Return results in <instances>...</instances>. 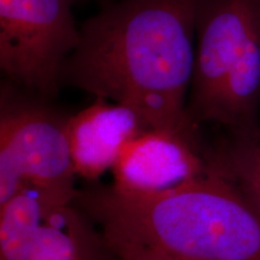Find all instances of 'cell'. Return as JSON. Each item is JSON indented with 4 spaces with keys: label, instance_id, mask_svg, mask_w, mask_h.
Segmentation results:
<instances>
[{
    "label": "cell",
    "instance_id": "cell-2",
    "mask_svg": "<svg viewBox=\"0 0 260 260\" xmlns=\"http://www.w3.org/2000/svg\"><path fill=\"white\" fill-rule=\"evenodd\" d=\"M102 228L111 251L139 249L175 260H260V220L243 195L207 167L171 189L111 187L77 191L74 201Z\"/></svg>",
    "mask_w": 260,
    "mask_h": 260
},
{
    "label": "cell",
    "instance_id": "cell-10",
    "mask_svg": "<svg viewBox=\"0 0 260 260\" xmlns=\"http://www.w3.org/2000/svg\"><path fill=\"white\" fill-rule=\"evenodd\" d=\"M205 158L211 170L243 195L260 220V129L232 134Z\"/></svg>",
    "mask_w": 260,
    "mask_h": 260
},
{
    "label": "cell",
    "instance_id": "cell-11",
    "mask_svg": "<svg viewBox=\"0 0 260 260\" xmlns=\"http://www.w3.org/2000/svg\"><path fill=\"white\" fill-rule=\"evenodd\" d=\"M113 253H116L121 260H175L165 256L151 254V253L139 251V249L125 248V247H118V248L111 249Z\"/></svg>",
    "mask_w": 260,
    "mask_h": 260
},
{
    "label": "cell",
    "instance_id": "cell-7",
    "mask_svg": "<svg viewBox=\"0 0 260 260\" xmlns=\"http://www.w3.org/2000/svg\"><path fill=\"white\" fill-rule=\"evenodd\" d=\"M147 129L129 107L103 98L67 119V133L77 177L95 181L112 170L129 140Z\"/></svg>",
    "mask_w": 260,
    "mask_h": 260
},
{
    "label": "cell",
    "instance_id": "cell-4",
    "mask_svg": "<svg viewBox=\"0 0 260 260\" xmlns=\"http://www.w3.org/2000/svg\"><path fill=\"white\" fill-rule=\"evenodd\" d=\"M79 42L71 0H0V68L19 86L56 95Z\"/></svg>",
    "mask_w": 260,
    "mask_h": 260
},
{
    "label": "cell",
    "instance_id": "cell-1",
    "mask_svg": "<svg viewBox=\"0 0 260 260\" xmlns=\"http://www.w3.org/2000/svg\"><path fill=\"white\" fill-rule=\"evenodd\" d=\"M203 0H122L89 18L61 84L133 110L147 129L195 140L188 116Z\"/></svg>",
    "mask_w": 260,
    "mask_h": 260
},
{
    "label": "cell",
    "instance_id": "cell-6",
    "mask_svg": "<svg viewBox=\"0 0 260 260\" xmlns=\"http://www.w3.org/2000/svg\"><path fill=\"white\" fill-rule=\"evenodd\" d=\"M207 171L197 140L160 129H146L129 140L112 168L113 186L153 193L199 178Z\"/></svg>",
    "mask_w": 260,
    "mask_h": 260
},
{
    "label": "cell",
    "instance_id": "cell-9",
    "mask_svg": "<svg viewBox=\"0 0 260 260\" xmlns=\"http://www.w3.org/2000/svg\"><path fill=\"white\" fill-rule=\"evenodd\" d=\"M96 237L73 204L51 211L28 260H95Z\"/></svg>",
    "mask_w": 260,
    "mask_h": 260
},
{
    "label": "cell",
    "instance_id": "cell-5",
    "mask_svg": "<svg viewBox=\"0 0 260 260\" xmlns=\"http://www.w3.org/2000/svg\"><path fill=\"white\" fill-rule=\"evenodd\" d=\"M75 172L67 119L35 104L9 103L0 115V204L24 183L74 203Z\"/></svg>",
    "mask_w": 260,
    "mask_h": 260
},
{
    "label": "cell",
    "instance_id": "cell-3",
    "mask_svg": "<svg viewBox=\"0 0 260 260\" xmlns=\"http://www.w3.org/2000/svg\"><path fill=\"white\" fill-rule=\"evenodd\" d=\"M260 0H203L187 111L230 134L260 129Z\"/></svg>",
    "mask_w": 260,
    "mask_h": 260
},
{
    "label": "cell",
    "instance_id": "cell-8",
    "mask_svg": "<svg viewBox=\"0 0 260 260\" xmlns=\"http://www.w3.org/2000/svg\"><path fill=\"white\" fill-rule=\"evenodd\" d=\"M68 204L74 203L30 183L0 204V260H28L48 214Z\"/></svg>",
    "mask_w": 260,
    "mask_h": 260
}]
</instances>
